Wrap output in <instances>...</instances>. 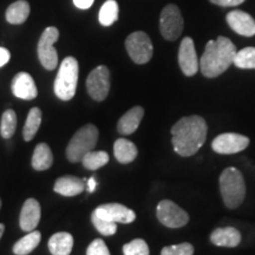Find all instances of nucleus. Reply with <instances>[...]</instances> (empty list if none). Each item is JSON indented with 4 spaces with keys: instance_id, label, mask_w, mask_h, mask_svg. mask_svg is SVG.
Listing matches in <instances>:
<instances>
[{
    "instance_id": "obj_18",
    "label": "nucleus",
    "mask_w": 255,
    "mask_h": 255,
    "mask_svg": "<svg viewBox=\"0 0 255 255\" xmlns=\"http://www.w3.org/2000/svg\"><path fill=\"white\" fill-rule=\"evenodd\" d=\"M143 116H144V110L142 107H133L132 109L127 111L117 124L119 132L121 135H131L137 130Z\"/></svg>"
},
{
    "instance_id": "obj_29",
    "label": "nucleus",
    "mask_w": 255,
    "mask_h": 255,
    "mask_svg": "<svg viewBox=\"0 0 255 255\" xmlns=\"http://www.w3.org/2000/svg\"><path fill=\"white\" fill-rule=\"evenodd\" d=\"M233 64L239 69H255V47H245L238 51Z\"/></svg>"
},
{
    "instance_id": "obj_3",
    "label": "nucleus",
    "mask_w": 255,
    "mask_h": 255,
    "mask_svg": "<svg viewBox=\"0 0 255 255\" xmlns=\"http://www.w3.org/2000/svg\"><path fill=\"white\" fill-rule=\"evenodd\" d=\"M220 189L225 205L231 209L238 208L246 196V184L240 170L234 167L225 169L220 176Z\"/></svg>"
},
{
    "instance_id": "obj_36",
    "label": "nucleus",
    "mask_w": 255,
    "mask_h": 255,
    "mask_svg": "<svg viewBox=\"0 0 255 255\" xmlns=\"http://www.w3.org/2000/svg\"><path fill=\"white\" fill-rule=\"evenodd\" d=\"M94 1L95 0H73V4H75L76 7L81 9H88L89 7H91Z\"/></svg>"
},
{
    "instance_id": "obj_16",
    "label": "nucleus",
    "mask_w": 255,
    "mask_h": 255,
    "mask_svg": "<svg viewBox=\"0 0 255 255\" xmlns=\"http://www.w3.org/2000/svg\"><path fill=\"white\" fill-rule=\"evenodd\" d=\"M227 23L233 31L245 37L255 34V20L244 11H232L227 14Z\"/></svg>"
},
{
    "instance_id": "obj_7",
    "label": "nucleus",
    "mask_w": 255,
    "mask_h": 255,
    "mask_svg": "<svg viewBox=\"0 0 255 255\" xmlns=\"http://www.w3.org/2000/svg\"><path fill=\"white\" fill-rule=\"evenodd\" d=\"M126 47L130 58L136 64H145L151 59L154 47L145 32L137 31L130 34L126 40Z\"/></svg>"
},
{
    "instance_id": "obj_12",
    "label": "nucleus",
    "mask_w": 255,
    "mask_h": 255,
    "mask_svg": "<svg viewBox=\"0 0 255 255\" xmlns=\"http://www.w3.org/2000/svg\"><path fill=\"white\" fill-rule=\"evenodd\" d=\"M94 213L98 218L115 223H131L136 219V214L133 210L129 209L123 205H120V203L101 205L94 210Z\"/></svg>"
},
{
    "instance_id": "obj_5",
    "label": "nucleus",
    "mask_w": 255,
    "mask_h": 255,
    "mask_svg": "<svg viewBox=\"0 0 255 255\" xmlns=\"http://www.w3.org/2000/svg\"><path fill=\"white\" fill-rule=\"evenodd\" d=\"M98 141V129L94 124L82 127L69 142L66 148V157L70 162H81L83 157L95 149Z\"/></svg>"
},
{
    "instance_id": "obj_8",
    "label": "nucleus",
    "mask_w": 255,
    "mask_h": 255,
    "mask_svg": "<svg viewBox=\"0 0 255 255\" xmlns=\"http://www.w3.org/2000/svg\"><path fill=\"white\" fill-rule=\"evenodd\" d=\"M183 18L176 5H167L159 17V30L167 40L174 41L182 34Z\"/></svg>"
},
{
    "instance_id": "obj_9",
    "label": "nucleus",
    "mask_w": 255,
    "mask_h": 255,
    "mask_svg": "<svg viewBox=\"0 0 255 255\" xmlns=\"http://www.w3.org/2000/svg\"><path fill=\"white\" fill-rule=\"evenodd\" d=\"M156 214L159 222L169 228L183 227L189 221V215L170 200L161 201L157 206Z\"/></svg>"
},
{
    "instance_id": "obj_32",
    "label": "nucleus",
    "mask_w": 255,
    "mask_h": 255,
    "mask_svg": "<svg viewBox=\"0 0 255 255\" xmlns=\"http://www.w3.org/2000/svg\"><path fill=\"white\" fill-rule=\"evenodd\" d=\"M194 247L193 245L183 242L180 245H174V246L164 247L161 252V255H193Z\"/></svg>"
},
{
    "instance_id": "obj_39",
    "label": "nucleus",
    "mask_w": 255,
    "mask_h": 255,
    "mask_svg": "<svg viewBox=\"0 0 255 255\" xmlns=\"http://www.w3.org/2000/svg\"><path fill=\"white\" fill-rule=\"evenodd\" d=\"M0 208H1V200H0Z\"/></svg>"
},
{
    "instance_id": "obj_26",
    "label": "nucleus",
    "mask_w": 255,
    "mask_h": 255,
    "mask_svg": "<svg viewBox=\"0 0 255 255\" xmlns=\"http://www.w3.org/2000/svg\"><path fill=\"white\" fill-rule=\"evenodd\" d=\"M119 4L116 0H107L100 9L98 19L103 26H110L119 19Z\"/></svg>"
},
{
    "instance_id": "obj_35",
    "label": "nucleus",
    "mask_w": 255,
    "mask_h": 255,
    "mask_svg": "<svg viewBox=\"0 0 255 255\" xmlns=\"http://www.w3.org/2000/svg\"><path fill=\"white\" fill-rule=\"evenodd\" d=\"M9 59H11V53H9V51L7 49H5V47L0 46V68L6 65V64L9 62Z\"/></svg>"
},
{
    "instance_id": "obj_37",
    "label": "nucleus",
    "mask_w": 255,
    "mask_h": 255,
    "mask_svg": "<svg viewBox=\"0 0 255 255\" xmlns=\"http://www.w3.org/2000/svg\"><path fill=\"white\" fill-rule=\"evenodd\" d=\"M87 184H88V190L90 191V193H92V191H95L96 187H97V182H96L95 177H90V178H89Z\"/></svg>"
},
{
    "instance_id": "obj_13",
    "label": "nucleus",
    "mask_w": 255,
    "mask_h": 255,
    "mask_svg": "<svg viewBox=\"0 0 255 255\" xmlns=\"http://www.w3.org/2000/svg\"><path fill=\"white\" fill-rule=\"evenodd\" d=\"M178 64L184 75L191 77L199 70V59L195 51V45L190 37H186L182 40L178 50Z\"/></svg>"
},
{
    "instance_id": "obj_22",
    "label": "nucleus",
    "mask_w": 255,
    "mask_h": 255,
    "mask_svg": "<svg viewBox=\"0 0 255 255\" xmlns=\"http://www.w3.org/2000/svg\"><path fill=\"white\" fill-rule=\"evenodd\" d=\"M114 154L120 163L127 164L137 157L136 145L127 138H119L114 144Z\"/></svg>"
},
{
    "instance_id": "obj_34",
    "label": "nucleus",
    "mask_w": 255,
    "mask_h": 255,
    "mask_svg": "<svg viewBox=\"0 0 255 255\" xmlns=\"http://www.w3.org/2000/svg\"><path fill=\"white\" fill-rule=\"evenodd\" d=\"M213 4L219 6H225V7H232V6H238L242 4L245 0H210Z\"/></svg>"
},
{
    "instance_id": "obj_6",
    "label": "nucleus",
    "mask_w": 255,
    "mask_h": 255,
    "mask_svg": "<svg viewBox=\"0 0 255 255\" xmlns=\"http://www.w3.org/2000/svg\"><path fill=\"white\" fill-rule=\"evenodd\" d=\"M59 31L55 26L46 27L41 33L39 43H38V57L40 64L46 70H55L58 64V53L53 47V44L58 40Z\"/></svg>"
},
{
    "instance_id": "obj_14",
    "label": "nucleus",
    "mask_w": 255,
    "mask_h": 255,
    "mask_svg": "<svg viewBox=\"0 0 255 255\" xmlns=\"http://www.w3.org/2000/svg\"><path fill=\"white\" fill-rule=\"evenodd\" d=\"M12 92L15 97L25 101H32L38 96V90L30 73L19 72L12 81Z\"/></svg>"
},
{
    "instance_id": "obj_27",
    "label": "nucleus",
    "mask_w": 255,
    "mask_h": 255,
    "mask_svg": "<svg viewBox=\"0 0 255 255\" xmlns=\"http://www.w3.org/2000/svg\"><path fill=\"white\" fill-rule=\"evenodd\" d=\"M83 165L89 170H97L109 162V155L105 151H90L82 159Z\"/></svg>"
},
{
    "instance_id": "obj_23",
    "label": "nucleus",
    "mask_w": 255,
    "mask_h": 255,
    "mask_svg": "<svg viewBox=\"0 0 255 255\" xmlns=\"http://www.w3.org/2000/svg\"><path fill=\"white\" fill-rule=\"evenodd\" d=\"M30 14V4L26 0H18L6 9V20L9 24H23Z\"/></svg>"
},
{
    "instance_id": "obj_30",
    "label": "nucleus",
    "mask_w": 255,
    "mask_h": 255,
    "mask_svg": "<svg viewBox=\"0 0 255 255\" xmlns=\"http://www.w3.org/2000/svg\"><path fill=\"white\" fill-rule=\"evenodd\" d=\"M91 221L94 223L96 229H97L102 235H104V237H110V235H114L115 233L117 232L116 223L108 221V220H104L102 218H98L95 213H92Z\"/></svg>"
},
{
    "instance_id": "obj_15",
    "label": "nucleus",
    "mask_w": 255,
    "mask_h": 255,
    "mask_svg": "<svg viewBox=\"0 0 255 255\" xmlns=\"http://www.w3.org/2000/svg\"><path fill=\"white\" fill-rule=\"evenodd\" d=\"M40 205L37 200L27 199L24 202L19 216V225L24 232H32L37 228L40 221Z\"/></svg>"
},
{
    "instance_id": "obj_25",
    "label": "nucleus",
    "mask_w": 255,
    "mask_h": 255,
    "mask_svg": "<svg viewBox=\"0 0 255 255\" xmlns=\"http://www.w3.org/2000/svg\"><path fill=\"white\" fill-rule=\"evenodd\" d=\"M41 124V110L39 108H32L27 115L26 122L23 129V136L26 142H30L36 136Z\"/></svg>"
},
{
    "instance_id": "obj_31",
    "label": "nucleus",
    "mask_w": 255,
    "mask_h": 255,
    "mask_svg": "<svg viewBox=\"0 0 255 255\" xmlns=\"http://www.w3.org/2000/svg\"><path fill=\"white\" fill-rule=\"evenodd\" d=\"M124 255H149L148 244L143 239H135L123 246Z\"/></svg>"
},
{
    "instance_id": "obj_2",
    "label": "nucleus",
    "mask_w": 255,
    "mask_h": 255,
    "mask_svg": "<svg viewBox=\"0 0 255 255\" xmlns=\"http://www.w3.org/2000/svg\"><path fill=\"white\" fill-rule=\"evenodd\" d=\"M237 47L228 38L218 37L209 40L200 59V70L205 77L215 78L234 63Z\"/></svg>"
},
{
    "instance_id": "obj_10",
    "label": "nucleus",
    "mask_w": 255,
    "mask_h": 255,
    "mask_svg": "<svg viewBox=\"0 0 255 255\" xmlns=\"http://www.w3.org/2000/svg\"><path fill=\"white\" fill-rule=\"evenodd\" d=\"M89 95L95 101L102 102L108 97L110 90V72L104 65H100L92 70L87 79Z\"/></svg>"
},
{
    "instance_id": "obj_21",
    "label": "nucleus",
    "mask_w": 255,
    "mask_h": 255,
    "mask_svg": "<svg viewBox=\"0 0 255 255\" xmlns=\"http://www.w3.org/2000/svg\"><path fill=\"white\" fill-rule=\"evenodd\" d=\"M53 163V155L50 146L46 143H39L34 148L33 156H32V167L34 170L43 171L51 168Z\"/></svg>"
},
{
    "instance_id": "obj_33",
    "label": "nucleus",
    "mask_w": 255,
    "mask_h": 255,
    "mask_svg": "<svg viewBox=\"0 0 255 255\" xmlns=\"http://www.w3.org/2000/svg\"><path fill=\"white\" fill-rule=\"evenodd\" d=\"M87 255H110V252L102 239H96L89 245Z\"/></svg>"
},
{
    "instance_id": "obj_20",
    "label": "nucleus",
    "mask_w": 255,
    "mask_h": 255,
    "mask_svg": "<svg viewBox=\"0 0 255 255\" xmlns=\"http://www.w3.org/2000/svg\"><path fill=\"white\" fill-rule=\"evenodd\" d=\"M73 247V238L70 233L59 232L49 240V250L52 255H70Z\"/></svg>"
},
{
    "instance_id": "obj_28",
    "label": "nucleus",
    "mask_w": 255,
    "mask_h": 255,
    "mask_svg": "<svg viewBox=\"0 0 255 255\" xmlns=\"http://www.w3.org/2000/svg\"><path fill=\"white\" fill-rule=\"evenodd\" d=\"M15 129H17V115L12 109L6 110L1 117L0 133H1L4 138L8 139L14 135Z\"/></svg>"
},
{
    "instance_id": "obj_11",
    "label": "nucleus",
    "mask_w": 255,
    "mask_h": 255,
    "mask_svg": "<svg viewBox=\"0 0 255 255\" xmlns=\"http://www.w3.org/2000/svg\"><path fill=\"white\" fill-rule=\"evenodd\" d=\"M250 144V138L240 133L227 132L219 135L212 143L213 150L218 154L231 155L237 154L247 148Z\"/></svg>"
},
{
    "instance_id": "obj_19",
    "label": "nucleus",
    "mask_w": 255,
    "mask_h": 255,
    "mask_svg": "<svg viewBox=\"0 0 255 255\" xmlns=\"http://www.w3.org/2000/svg\"><path fill=\"white\" fill-rule=\"evenodd\" d=\"M210 241L219 247H237L241 242V234L233 227L218 228L210 234Z\"/></svg>"
},
{
    "instance_id": "obj_1",
    "label": "nucleus",
    "mask_w": 255,
    "mask_h": 255,
    "mask_svg": "<svg viewBox=\"0 0 255 255\" xmlns=\"http://www.w3.org/2000/svg\"><path fill=\"white\" fill-rule=\"evenodd\" d=\"M174 150L180 156L189 157L199 151L207 138V123L201 116L181 119L171 129Z\"/></svg>"
},
{
    "instance_id": "obj_4",
    "label": "nucleus",
    "mask_w": 255,
    "mask_h": 255,
    "mask_svg": "<svg viewBox=\"0 0 255 255\" xmlns=\"http://www.w3.org/2000/svg\"><path fill=\"white\" fill-rule=\"evenodd\" d=\"M79 65L77 59L66 57L59 66L55 81V94L59 100L70 101L75 97L77 90Z\"/></svg>"
},
{
    "instance_id": "obj_17",
    "label": "nucleus",
    "mask_w": 255,
    "mask_h": 255,
    "mask_svg": "<svg viewBox=\"0 0 255 255\" xmlns=\"http://www.w3.org/2000/svg\"><path fill=\"white\" fill-rule=\"evenodd\" d=\"M85 181L76 176H63L59 177L55 182L53 190L59 195L72 197L83 193L85 189Z\"/></svg>"
},
{
    "instance_id": "obj_24",
    "label": "nucleus",
    "mask_w": 255,
    "mask_h": 255,
    "mask_svg": "<svg viewBox=\"0 0 255 255\" xmlns=\"http://www.w3.org/2000/svg\"><path fill=\"white\" fill-rule=\"evenodd\" d=\"M41 239L40 233L38 231L28 232L24 238L17 241L13 246V253L15 255H27L30 254L34 248H37Z\"/></svg>"
},
{
    "instance_id": "obj_38",
    "label": "nucleus",
    "mask_w": 255,
    "mask_h": 255,
    "mask_svg": "<svg viewBox=\"0 0 255 255\" xmlns=\"http://www.w3.org/2000/svg\"><path fill=\"white\" fill-rule=\"evenodd\" d=\"M4 231H5V226L2 225V223H0V239H1L2 234H4Z\"/></svg>"
}]
</instances>
